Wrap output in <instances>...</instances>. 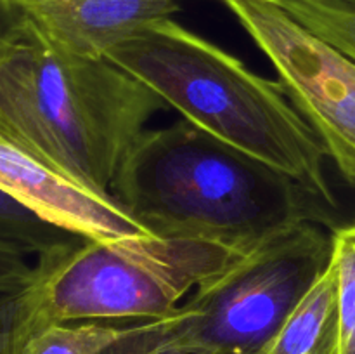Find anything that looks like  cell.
I'll use <instances>...</instances> for the list:
<instances>
[{
	"label": "cell",
	"mask_w": 355,
	"mask_h": 354,
	"mask_svg": "<svg viewBox=\"0 0 355 354\" xmlns=\"http://www.w3.org/2000/svg\"><path fill=\"white\" fill-rule=\"evenodd\" d=\"M163 101L107 59L55 47L19 12L0 37V130L111 194L118 170Z\"/></svg>",
	"instance_id": "cell-1"
},
{
	"label": "cell",
	"mask_w": 355,
	"mask_h": 354,
	"mask_svg": "<svg viewBox=\"0 0 355 354\" xmlns=\"http://www.w3.org/2000/svg\"><path fill=\"white\" fill-rule=\"evenodd\" d=\"M17 16H19V12H17V10H10V9H7L3 3H0V37L6 33L7 28H9L10 24L16 21Z\"/></svg>",
	"instance_id": "cell-17"
},
{
	"label": "cell",
	"mask_w": 355,
	"mask_h": 354,
	"mask_svg": "<svg viewBox=\"0 0 355 354\" xmlns=\"http://www.w3.org/2000/svg\"><path fill=\"white\" fill-rule=\"evenodd\" d=\"M42 2H49V0H0V3H3L7 9L17 10V12H21V10L28 9V7H33Z\"/></svg>",
	"instance_id": "cell-18"
},
{
	"label": "cell",
	"mask_w": 355,
	"mask_h": 354,
	"mask_svg": "<svg viewBox=\"0 0 355 354\" xmlns=\"http://www.w3.org/2000/svg\"><path fill=\"white\" fill-rule=\"evenodd\" d=\"M110 193L156 236L250 246L300 221L340 226L297 180L184 118L142 132Z\"/></svg>",
	"instance_id": "cell-2"
},
{
	"label": "cell",
	"mask_w": 355,
	"mask_h": 354,
	"mask_svg": "<svg viewBox=\"0 0 355 354\" xmlns=\"http://www.w3.org/2000/svg\"><path fill=\"white\" fill-rule=\"evenodd\" d=\"M180 0H49L21 10L55 47L82 58L107 51L142 28L172 17Z\"/></svg>",
	"instance_id": "cell-8"
},
{
	"label": "cell",
	"mask_w": 355,
	"mask_h": 354,
	"mask_svg": "<svg viewBox=\"0 0 355 354\" xmlns=\"http://www.w3.org/2000/svg\"><path fill=\"white\" fill-rule=\"evenodd\" d=\"M0 189L45 221L82 238L106 242L153 235L111 194L97 193L66 176L2 130Z\"/></svg>",
	"instance_id": "cell-7"
},
{
	"label": "cell",
	"mask_w": 355,
	"mask_h": 354,
	"mask_svg": "<svg viewBox=\"0 0 355 354\" xmlns=\"http://www.w3.org/2000/svg\"><path fill=\"white\" fill-rule=\"evenodd\" d=\"M349 187L352 189V193H354V203H355V184H349ZM350 222H355V214H354V219Z\"/></svg>",
	"instance_id": "cell-19"
},
{
	"label": "cell",
	"mask_w": 355,
	"mask_h": 354,
	"mask_svg": "<svg viewBox=\"0 0 355 354\" xmlns=\"http://www.w3.org/2000/svg\"><path fill=\"white\" fill-rule=\"evenodd\" d=\"M0 238L9 239L24 252L38 257L62 243L71 242L76 235L45 221L37 212L0 189Z\"/></svg>",
	"instance_id": "cell-12"
},
{
	"label": "cell",
	"mask_w": 355,
	"mask_h": 354,
	"mask_svg": "<svg viewBox=\"0 0 355 354\" xmlns=\"http://www.w3.org/2000/svg\"><path fill=\"white\" fill-rule=\"evenodd\" d=\"M246 248L155 235L106 242L76 236L38 255L28 287L14 294L21 349L31 333L55 323L163 318Z\"/></svg>",
	"instance_id": "cell-4"
},
{
	"label": "cell",
	"mask_w": 355,
	"mask_h": 354,
	"mask_svg": "<svg viewBox=\"0 0 355 354\" xmlns=\"http://www.w3.org/2000/svg\"><path fill=\"white\" fill-rule=\"evenodd\" d=\"M28 252L19 245L0 238V294H17L33 278V266L26 260Z\"/></svg>",
	"instance_id": "cell-14"
},
{
	"label": "cell",
	"mask_w": 355,
	"mask_h": 354,
	"mask_svg": "<svg viewBox=\"0 0 355 354\" xmlns=\"http://www.w3.org/2000/svg\"><path fill=\"white\" fill-rule=\"evenodd\" d=\"M104 59L144 83L184 120L297 180L338 217L324 148L279 82L257 75L172 17L142 28Z\"/></svg>",
	"instance_id": "cell-3"
},
{
	"label": "cell",
	"mask_w": 355,
	"mask_h": 354,
	"mask_svg": "<svg viewBox=\"0 0 355 354\" xmlns=\"http://www.w3.org/2000/svg\"><path fill=\"white\" fill-rule=\"evenodd\" d=\"M300 221L272 233L198 285L170 314L127 325L135 349L260 354L331 259V233Z\"/></svg>",
	"instance_id": "cell-5"
},
{
	"label": "cell",
	"mask_w": 355,
	"mask_h": 354,
	"mask_svg": "<svg viewBox=\"0 0 355 354\" xmlns=\"http://www.w3.org/2000/svg\"><path fill=\"white\" fill-rule=\"evenodd\" d=\"M260 354H340L338 280L331 262Z\"/></svg>",
	"instance_id": "cell-9"
},
{
	"label": "cell",
	"mask_w": 355,
	"mask_h": 354,
	"mask_svg": "<svg viewBox=\"0 0 355 354\" xmlns=\"http://www.w3.org/2000/svg\"><path fill=\"white\" fill-rule=\"evenodd\" d=\"M338 280L340 354H355V222L331 231V259Z\"/></svg>",
	"instance_id": "cell-13"
},
{
	"label": "cell",
	"mask_w": 355,
	"mask_h": 354,
	"mask_svg": "<svg viewBox=\"0 0 355 354\" xmlns=\"http://www.w3.org/2000/svg\"><path fill=\"white\" fill-rule=\"evenodd\" d=\"M127 325L73 321L49 325L31 333L21 354H101L125 333Z\"/></svg>",
	"instance_id": "cell-10"
},
{
	"label": "cell",
	"mask_w": 355,
	"mask_h": 354,
	"mask_svg": "<svg viewBox=\"0 0 355 354\" xmlns=\"http://www.w3.org/2000/svg\"><path fill=\"white\" fill-rule=\"evenodd\" d=\"M277 73V82L321 141L347 184H355V61L272 0H220Z\"/></svg>",
	"instance_id": "cell-6"
},
{
	"label": "cell",
	"mask_w": 355,
	"mask_h": 354,
	"mask_svg": "<svg viewBox=\"0 0 355 354\" xmlns=\"http://www.w3.org/2000/svg\"><path fill=\"white\" fill-rule=\"evenodd\" d=\"M0 354H21L14 330V294H0Z\"/></svg>",
	"instance_id": "cell-15"
},
{
	"label": "cell",
	"mask_w": 355,
	"mask_h": 354,
	"mask_svg": "<svg viewBox=\"0 0 355 354\" xmlns=\"http://www.w3.org/2000/svg\"><path fill=\"white\" fill-rule=\"evenodd\" d=\"M276 3L355 61V0H276Z\"/></svg>",
	"instance_id": "cell-11"
},
{
	"label": "cell",
	"mask_w": 355,
	"mask_h": 354,
	"mask_svg": "<svg viewBox=\"0 0 355 354\" xmlns=\"http://www.w3.org/2000/svg\"><path fill=\"white\" fill-rule=\"evenodd\" d=\"M121 339V337H120ZM118 339L113 346L107 347L106 351H103L101 354H189V353H182V351H148V349H135V347L127 346L121 340Z\"/></svg>",
	"instance_id": "cell-16"
},
{
	"label": "cell",
	"mask_w": 355,
	"mask_h": 354,
	"mask_svg": "<svg viewBox=\"0 0 355 354\" xmlns=\"http://www.w3.org/2000/svg\"><path fill=\"white\" fill-rule=\"evenodd\" d=\"M272 2H276V0H272Z\"/></svg>",
	"instance_id": "cell-20"
}]
</instances>
